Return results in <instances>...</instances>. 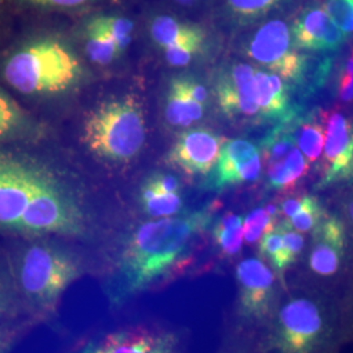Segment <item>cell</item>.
Segmentation results:
<instances>
[{
    "label": "cell",
    "mask_w": 353,
    "mask_h": 353,
    "mask_svg": "<svg viewBox=\"0 0 353 353\" xmlns=\"http://www.w3.org/2000/svg\"><path fill=\"white\" fill-rule=\"evenodd\" d=\"M6 4H7V0H0V20L3 19V14L6 11Z\"/></svg>",
    "instance_id": "43"
},
{
    "label": "cell",
    "mask_w": 353,
    "mask_h": 353,
    "mask_svg": "<svg viewBox=\"0 0 353 353\" xmlns=\"http://www.w3.org/2000/svg\"><path fill=\"white\" fill-rule=\"evenodd\" d=\"M211 182L214 189H225L258 179L262 172L261 153L250 141H224Z\"/></svg>",
    "instance_id": "14"
},
{
    "label": "cell",
    "mask_w": 353,
    "mask_h": 353,
    "mask_svg": "<svg viewBox=\"0 0 353 353\" xmlns=\"http://www.w3.org/2000/svg\"><path fill=\"white\" fill-rule=\"evenodd\" d=\"M300 0H219L220 12L230 24L254 26Z\"/></svg>",
    "instance_id": "18"
},
{
    "label": "cell",
    "mask_w": 353,
    "mask_h": 353,
    "mask_svg": "<svg viewBox=\"0 0 353 353\" xmlns=\"http://www.w3.org/2000/svg\"><path fill=\"white\" fill-rule=\"evenodd\" d=\"M217 100L228 117H254L258 105L254 89V68L249 64H236L217 83Z\"/></svg>",
    "instance_id": "16"
},
{
    "label": "cell",
    "mask_w": 353,
    "mask_h": 353,
    "mask_svg": "<svg viewBox=\"0 0 353 353\" xmlns=\"http://www.w3.org/2000/svg\"><path fill=\"white\" fill-rule=\"evenodd\" d=\"M323 210L319 205L318 199L312 195H305L303 207L284 223L285 225L300 232L307 233L313 232V229L322 221Z\"/></svg>",
    "instance_id": "28"
},
{
    "label": "cell",
    "mask_w": 353,
    "mask_h": 353,
    "mask_svg": "<svg viewBox=\"0 0 353 353\" xmlns=\"http://www.w3.org/2000/svg\"><path fill=\"white\" fill-rule=\"evenodd\" d=\"M24 314L17 290L13 283L8 262L0 261V328L21 325Z\"/></svg>",
    "instance_id": "22"
},
{
    "label": "cell",
    "mask_w": 353,
    "mask_h": 353,
    "mask_svg": "<svg viewBox=\"0 0 353 353\" xmlns=\"http://www.w3.org/2000/svg\"><path fill=\"white\" fill-rule=\"evenodd\" d=\"M326 169L322 186L345 181L352 176L353 140L351 122L341 113L331 114L325 134Z\"/></svg>",
    "instance_id": "15"
},
{
    "label": "cell",
    "mask_w": 353,
    "mask_h": 353,
    "mask_svg": "<svg viewBox=\"0 0 353 353\" xmlns=\"http://www.w3.org/2000/svg\"><path fill=\"white\" fill-rule=\"evenodd\" d=\"M281 225V234H283V242H284V249H285V258H287V265L288 268L290 265H294L300 255L303 254V248H305V239L303 233L292 229V228L280 224Z\"/></svg>",
    "instance_id": "35"
},
{
    "label": "cell",
    "mask_w": 353,
    "mask_h": 353,
    "mask_svg": "<svg viewBox=\"0 0 353 353\" xmlns=\"http://www.w3.org/2000/svg\"><path fill=\"white\" fill-rule=\"evenodd\" d=\"M296 147V140L287 131H278L274 132L265 144V151H263V157H265L267 166L278 164L283 161L290 151Z\"/></svg>",
    "instance_id": "31"
},
{
    "label": "cell",
    "mask_w": 353,
    "mask_h": 353,
    "mask_svg": "<svg viewBox=\"0 0 353 353\" xmlns=\"http://www.w3.org/2000/svg\"><path fill=\"white\" fill-rule=\"evenodd\" d=\"M242 223L243 217L240 214H228L216 224L214 240L224 255L234 256L241 252L243 241Z\"/></svg>",
    "instance_id": "25"
},
{
    "label": "cell",
    "mask_w": 353,
    "mask_h": 353,
    "mask_svg": "<svg viewBox=\"0 0 353 353\" xmlns=\"http://www.w3.org/2000/svg\"><path fill=\"white\" fill-rule=\"evenodd\" d=\"M20 6L41 11H79L87 10L96 0H16Z\"/></svg>",
    "instance_id": "34"
},
{
    "label": "cell",
    "mask_w": 353,
    "mask_h": 353,
    "mask_svg": "<svg viewBox=\"0 0 353 353\" xmlns=\"http://www.w3.org/2000/svg\"><path fill=\"white\" fill-rule=\"evenodd\" d=\"M325 141V131L323 127L316 122H307L300 128L297 144L305 159L310 163H314L321 156L323 150Z\"/></svg>",
    "instance_id": "29"
},
{
    "label": "cell",
    "mask_w": 353,
    "mask_h": 353,
    "mask_svg": "<svg viewBox=\"0 0 353 353\" xmlns=\"http://www.w3.org/2000/svg\"><path fill=\"white\" fill-rule=\"evenodd\" d=\"M338 301L313 288L290 290L279 299L267 322L263 353H334L343 325Z\"/></svg>",
    "instance_id": "2"
},
{
    "label": "cell",
    "mask_w": 353,
    "mask_h": 353,
    "mask_svg": "<svg viewBox=\"0 0 353 353\" xmlns=\"http://www.w3.org/2000/svg\"><path fill=\"white\" fill-rule=\"evenodd\" d=\"M23 332L21 325L0 328V353H10Z\"/></svg>",
    "instance_id": "39"
},
{
    "label": "cell",
    "mask_w": 353,
    "mask_h": 353,
    "mask_svg": "<svg viewBox=\"0 0 353 353\" xmlns=\"http://www.w3.org/2000/svg\"><path fill=\"white\" fill-rule=\"evenodd\" d=\"M341 97L345 102L352 100V58L348 59L345 72L341 79Z\"/></svg>",
    "instance_id": "40"
},
{
    "label": "cell",
    "mask_w": 353,
    "mask_h": 353,
    "mask_svg": "<svg viewBox=\"0 0 353 353\" xmlns=\"http://www.w3.org/2000/svg\"><path fill=\"white\" fill-rule=\"evenodd\" d=\"M204 45L196 43H186V45H176L164 48L165 58L168 63L174 67H182L191 62V59L202 51Z\"/></svg>",
    "instance_id": "36"
},
{
    "label": "cell",
    "mask_w": 353,
    "mask_h": 353,
    "mask_svg": "<svg viewBox=\"0 0 353 353\" xmlns=\"http://www.w3.org/2000/svg\"><path fill=\"white\" fill-rule=\"evenodd\" d=\"M85 36V51L89 59L100 65H106L119 57L121 51L118 49L113 38L102 33L100 30L84 28Z\"/></svg>",
    "instance_id": "27"
},
{
    "label": "cell",
    "mask_w": 353,
    "mask_h": 353,
    "mask_svg": "<svg viewBox=\"0 0 353 353\" xmlns=\"http://www.w3.org/2000/svg\"><path fill=\"white\" fill-rule=\"evenodd\" d=\"M145 118L135 96L102 102L87 115L83 141L99 157L113 163H128L145 141Z\"/></svg>",
    "instance_id": "5"
},
{
    "label": "cell",
    "mask_w": 353,
    "mask_h": 353,
    "mask_svg": "<svg viewBox=\"0 0 353 353\" xmlns=\"http://www.w3.org/2000/svg\"><path fill=\"white\" fill-rule=\"evenodd\" d=\"M45 173L16 163H0V228L17 230L26 205Z\"/></svg>",
    "instance_id": "11"
},
{
    "label": "cell",
    "mask_w": 353,
    "mask_h": 353,
    "mask_svg": "<svg viewBox=\"0 0 353 353\" xmlns=\"http://www.w3.org/2000/svg\"><path fill=\"white\" fill-rule=\"evenodd\" d=\"M345 227L341 219L323 217L313 229L309 252V270L319 280H334L339 275L345 258Z\"/></svg>",
    "instance_id": "13"
},
{
    "label": "cell",
    "mask_w": 353,
    "mask_h": 353,
    "mask_svg": "<svg viewBox=\"0 0 353 353\" xmlns=\"http://www.w3.org/2000/svg\"><path fill=\"white\" fill-rule=\"evenodd\" d=\"M259 254L262 259L267 261V265L280 275H283L288 270L281 225L271 228L262 236V239L259 240Z\"/></svg>",
    "instance_id": "26"
},
{
    "label": "cell",
    "mask_w": 353,
    "mask_h": 353,
    "mask_svg": "<svg viewBox=\"0 0 353 353\" xmlns=\"http://www.w3.org/2000/svg\"><path fill=\"white\" fill-rule=\"evenodd\" d=\"M303 199H305V195L299 196V198H292V199L283 202L281 207H280L281 214H284L287 219H290V216H293L303 207Z\"/></svg>",
    "instance_id": "41"
},
{
    "label": "cell",
    "mask_w": 353,
    "mask_h": 353,
    "mask_svg": "<svg viewBox=\"0 0 353 353\" xmlns=\"http://www.w3.org/2000/svg\"><path fill=\"white\" fill-rule=\"evenodd\" d=\"M75 353H181V339L159 326H132L88 341Z\"/></svg>",
    "instance_id": "9"
},
{
    "label": "cell",
    "mask_w": 353,
    "mask_h": 353,
    "mask_svg": "<svg viewBox=\"0 0 353 353\" xmlns=\"http://www.w3.org/2000/svg\"><path fill=\"white\" fill-rule=\"evenodd\" d=\"M290 36L297 49L338 50L348 39L331 20L321 0H310L290 21Z\"/></svg>",
    "instance_id": "12"
},
{
    "label": "cell",
    "mask_w": 353,
    "mask_h": 353,
    "mask_svg": "<svg viewBox=\"0 0 353 353\" xmlns=\"http://www.w3.org/2000/svg\"><path fill=\"white\" fill-rule=\"evenodd\" d=\"M3 74L6 81L23 94H51L75 83L80 63L62 41L39 38L14 51Z\"/></svg>",
    "instance_id": "4"
},
{
    "label": "cell",
    "mask_w": 353,
    "mask_h": 353,
    "mask_svg": "<svg viewBox=\"0 0 353 353\" xmlns=\"http://www.w3.org/2000/svg\"><path fill=\"white\" fill-rule=\"evenodd\" d=\"M261 23L249 41V55L255 62L265 65L283 79L293 80L300 77L305 62L303 55H300L293 45L290 21L271 17Z\"/></svg>",
    "instance_id": "8"
},
{
    "label": "cell",
    "mask_w": 353,
    "mask_h": 353,
    "mask_svg": "<svg viewBox=\"0 0 353 353\" xmlns=\"http://www.w3.org/2000/svg\"><path fill=\"white\" fill-rule=\"evenodd\" d=\"M224 139L208 128L181 132L166 156V163L189 176H205L217 164Z\"/></svg>",
    "instance_id": "10"
},
{
    "label": "cell",
    "mask_w": 353,
    "mask_h": 353,
    "mask_svg": "<svg viewBox=\"0 0 353 353\" xmlns=\"http://www.w3.org/2000/svg\"><path fill=\"white\" fill-rule=\"evenodd\" d=\"M236 310L246 325H267L279 303L276 278L261 258L242 259L236 267Z\"/></svg>",
    "instance_id": "7"
},
{
    "label": "cell",
    "mask_w": 353,
    "mask_h": 353,
    "mask_svg": "<svg viewBox=\"0 0 353 353\" xmlns=\"http://www.w3.org/2000/svg\"><path fill=\"white\" fill-rule=\"evenodd\" d=\"M275 217L268 214L265 208H255L243 219L242 230L243 239L248 243L259 242L267 230L275 227Z\"/></svg>",
    "instance_id": "30"
},
{
    "label": "cell",
    "mask_w": 353,
    "mask_h": 353,
    "mask_svg": "<svg viewBox=\"0 0 353 353\" xmlns=\"http://www.w3.org/2000/svg\"><path fill=\"white\" fill-rule=\"evenodd\" d=\"M203 114L204 105L194 101L189 94L179 87L176 80H173L165 108L166 121L172 126H189L192 122L201 119Z\"/></svg>",
    "instance_id": "20"
},
{
    "label": "cell",
    "mask_w": 353,
    "mask_h": 353,
    "mask_svg": "<svg viewBox=\"0 0 353 353\" xmlns=\"http://www.w3.org/2000/svg\"><path fill=\"white\" fill-rule=\"evenodd\" d=\"M210 220L211 214L201 211L141 224L122 252L113 279L114 301H123L173 279L188 263L192 242Z\"/></svg>",
    "instance_id": "1"
},
{
    "label": "cell",
    "mask_w": 353,
    "mask_h": 353,
    "mask_svg": "<svg viewBox=\"0 0 353 353\" xmlns=\"http://www.w3.org/2000/svg\"><path fill=\"white\" fill-rule=\"evenodd\" d=\"M140 203L144 212L153 219L176 216L182 208V198L179 194L161 192L148 179L140 190Z\"/></svg>",
    "instance_id": "24"
},
{
    "label": "cell",
    "mask_w": 353,
    "mask_h": 353,
    "mask_svg": "<svg viewBox=\"0 0 353 353\" xmlns=\"http://www.w3.org/2000/svg\"><path fill=\"white\" fill-rule=\"evenodd\" d=\"M24 314L43 321L55 314L64 292L84 274L74 254L49 242H32L8 261Z\"/></svg>",
    "instance_id": "3"
},
{
    "label": "cell",
    "mask_w": 353,
    "mask_h": 353,
    "mask_svg": "<svg viewBox=\"0 0 353 353\" xmlns=\"http://www.w3.org/2000/svg\"><path fill=\"white\" fill-rule=\"evenodd\" d=\"M83 230L84 217L77 204L51 176L43 174L16 232L33 236H77Z\"/></svg>",
    "instance_id": "6"
},
{
    "label": "cell",
    "mask_w": 353,
    "mask_h": 353,
    "mask_svg": "<svg viewBox=\"0 0 353 353\" xmlns=\"http://www.w3.org/2000/svg\"><path fill=\"white\" fill-rule=\"evenodd\" d=\"M254 89L258 113L276 117L287 110V89L280 76L254 68Z\"/></svg>",
    "instance_id": "19"
},
{
    "label": "cell",
    "mask_w": 353,
    "mask_h": 353,
    "mask_svg": "<svg viewBox=\"0 0 353 353\" xmlns=\"http://www.w3.org/2000/svg\"><path fill=\"white\" fill-rule=\"evenodd\" d=\"M307 173L306 159L301 151L294 147L290 154L278 164L267 166V176L272 188L287 190Z\"/></svg>",
    "instance_id": "23"
},
{
    "label": "cell",
    "mask_w": 353,
    "mask_h": 353,
    "mask_svg": "<svg viewBox=\"0 0 353 353\" xmlns=\"http://www.w3.org/2000/svg\"><path fill=\"white\" fill-rule=\"evenodd\" d=\"M84 28L100 30L113 38L119 51L123 52L132 41L135 23L121 13H94L85 21Z\"/></svg>",
    "instance_id": "21"
},
{
    "label": "cell",
    "mask_w": 353,
    "mask_h": 353,
    "mask_svg": "<svg viewBox=\"0 0 353 353\" xmlns=\"http://www.w3.org/2000/svg\"><path fill=\"white\" fill-rule=\"evenodd\" d=\"M152 185L165 194H179V181L176 176L168 174H153L148 178Z\"/></svg>",
    "instance_id": "38"
},
{
    "label": "cell",
    "mask_w": 353,
    "mask_h": 353,
    "mask_svg": "<svg viewBox=\"0 0 353 353\" xmlns=\"http://www.w3.org/2000/svg\"><path fill=\"white\" fill-rule=\"evenodd\" d=\"M323 7L331 20L347 38L352 36L353 0H323Z\"/></svg>",
    "instance_id": "32"
},
{
    "label": "cell",
    "mask_w": 353,
    "mask_h": 353,
    "mask_svg": "<svg viewBox=\"0 0 353 353\" xmlns=\"http://www.w3.org/2000/svg\"><path fill=\"white\" fill-rule=\"evenodd\" d=\"M176 81L194 101L199 102L202 105L208 101L207 89L204 88L202 84L196 83L195 80L188 79V77H178V79H176Z\"/></svg>",
    "instance_id": "37"
},
{
    "label": "cell",
    "mask_w": 353,
    "mask_h": 353,
    "mask_svg": "<svg viewBox=\"0 0 353 353\" xmlns=\"http://www.w3.org/2000/svg\"><path fill=\"white\" fill-rule=\"evenodd\" d=\"M23 109L0 92V138L11 135L24 125Z\"/></svg>",
    "instance_id": "33"
},
{
    "label": "cell",
    "mask_w": 353,
    "mask_h": 353,
    "mask_svg": "<svg viewBox=\"0 0 353 353\" xmlns=\"http://www.w3.org/2000/svg\"><path fill=\"white\" fill-rule=\"evenodd\" d=\"M219 353H263L261 348H254L249 344H230Z\"/></svg>",
    "instance_id": "42"
},
{
    "label": "cell",
    "mask_w": 353,
    "mask_h": 353,
    "mask_svg": "<svg viewBox=\"0 0 353 353\" xmlns=\"http://www.w3.org/2000/svg\"><path fill=\"white\" fill-rule=\"evenodd\" d=\"M147 26L152 41L163 49L186 43L204 45L208 37L202 24L179 19L170 12L153 13Z\"/></svg>",
    "instance_id": "17"
}]
</instances>
